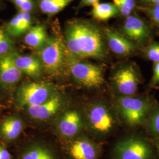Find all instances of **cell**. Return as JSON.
I'll return each mask as SVG.
<instances>
[{"label":"cell","instance_id":"obj_26","mask_svg":"<svg viewBox=\"0 0 159 159\" xmlns=\"http://www.w3.org/2000/svg\"><path fill=\"white\" fill-rule=\"evenodd\" d=\"M144 57L153 63L159 61V42L152 41L141 50Z\"/></svg>","mask_w":159,"mask_h":159},{"label":"cell","instance_id":"obj_31","mask_svg":"<svg viewBox=\"0 0 159 159\" xmlns=\"http://www.w3.org/2000/svg\"><path fill=\"white\" fill-rule=\"evenodd\" d=\"M138 6H151L159 3V0H137Z\"/></svg>","mask_w":159,"mask_h":159},{"label":"cell","instance_id":"obj_30","mask_svg":"<svg viewBox=\"0 0 159 159\" xmlns=\"http://www.w3.org/2000/svg\"><path fill=\"white\" fill-rule=\"evenodd\" d=\"M99 2L100 0H80L79 4L77 7V10L81 9L82 8H84L85 7H93Z\"/></svg>","mask_w":159,"mask_h":159},{"label":"cell","instance_id":"obj_3","mask_svg":"<svg viewBox=\"0 0 159 159\" xmlns=\"http://www.w3.org/2000/svg\"><path fill=\"white\" fill-rule=\"evenodd\" d=\"M39 52L43 71L47 74L57 76L68 68V51L64 39L61 36L52 35L49 37Z\"/></svg>","mask_w":159,"mask_h":159},{"label":"cell","instance_id":"obj_17","mask_svg":"<svg viewBox=\"0 0 159 159\" xmlns=\"http://www.w3.org/2000/svg\"><path fill=\"white\" fill-rule=\"evenodd\" d=\"M24 122L17 115L6 116L0 121V138L6 142H11L18 138L23 131Z\"/></svg>","mask_w":159,"mask_h":159},{"label":"cell","instance_id":"obj_18","mask_svg":"<svg viewBox=\"0 0 159 159\" xmlns=\"http://www.w3.org/2000/svg\"><path fill=\"white\" fill-rule=\"evenodd\" d=\"M18 159H59L52 148L43 143H33L24 148Z\"/></svg>","mask_w":159,"mask_h":159},{"label":"cell","instance_id":"obj_12","mask_svg":"<svg viewBox=\"0 0 159 159\" xmlns=\"http://www.w3.org/2000/svg\"><path fill=\"white\" fill-rule=\"evenodd\" d=\"M64 98L60 94L55 93L48 100L41 104L30 106L27 112L33 119L44 121L54 116L62 108Z\"/></svg>","mask_w":159,"mask_h":159},{"label":"cell","instance_id":"obj_1","mask_svg":"<svg viewBox=\"0 0 159 159\" xmlns=\"http://www.w3.org/2000/svg\"><path fill=\"white\" fill-rule=\"evenodd\" d=\"M64 37L70 58L102 60L107 56V46L102 29L92 21L82 19L68 21Z\"/></svg>","mask_w":159,"mask_h":159},{"label":"cell","instance_id":"obj_10","mask_svg":"<svg viewBox=\"0 0 159 159\" xmlns=\"http://www.w3.org/2000/svg\"><path fill=\"white\" fill-rule=\"evenodd\" d=\"M102 30L107 46L117 56L127 58L135 55L138 51H140L139 46L118 30L108 27Z\"/></svg>","mask_w":159,"mask_h":159},{"label":"cell","instance_id":"obj_29","mask_svg":"<svg viewBox=\"0 0 159 159\" xmlns=\"http://www.w3.org/2000/svg\"><path fill=\"white\" fill-rule=\"evenodd\" d=\"M13 157L3 144H0V159H12Z\"/></svg>","mask_w":159,"mask_h":159},{"label":"cell","instance_id":"obj_8","mask_svg":"<svg viewBox=\"0 0 159 159\" xmlns=\"http://www.w3.org/2000/svg\"><path fill=\"white\" fill-rule=\"evenodd\" d=\"M118 31L139 46L140 50L153 41V29L135 12L125 17Z\"/></svg>","mask_w":159,"mask_h":159},{"label":"cell","instance_id":"obj_24","mask_svg":"<svg viewBox=\"0 0 159 159\" xmlns=\"http://www.w3.org/2000/svg\"><path fill=\"white\" fill-rule=\"evenodd\" d=\"M113 3L119 10L122 17H128L135 12L138 6L137 0H113Z\"/></svg>","mask_w":159,"mask_h":159},{"label":"cell","instance_id":"obj_32","mask_svg":"<svg viewBox=\"0 0 159 159\" xmlns=\"http://www.w3.org/2000/svg\"><path fill=\"white\" fill-rule=\"evenodd\" d=\"M153 144L154 145L155 148H156V152H157V156L159 157V137H158V138H154Z\"/></svg>","mask_w":159,"mask_h":159},{"label":"cell","instance_id":"obj_2","mask_svg":"<svg viewBox=\"0 0 159 159\" xmlns=\"http://www.w3.org/2000/svg\"><path fill=\"white\" fill-rule=\"evenodd\" d=\"M157 106L150 98L136 94L118 96L115 102L117 116L125 125L131 127L144 125Z\"/></svg>","mask_w":159,"mask_h":159},{"label":"cell","instance_id":"obj_22","mask_svg":"<svg viewBox=\"0 0 159 159\" xmlns=\"http://www.w3.org/2000/svg\"><path fill=\"white\" fill-rule=\"evenodd\" d=\"M14 39L7 33L4 27L0 28V58L14 51Z\"/></svg>","mask_w":159,"mask_h":159},{"label":"cell","instance_id":"obj_13","mask_svg":"<svg viewBox=\"0 0 159 159\" xmlns=\"http://www.w3.org/2000/svg\"><path fill=\"white\" fill-rule=\"evenodd\" d=\"M13 52L0 58V85L6 89L13 88L23 77L14 61Z\"/></svg>","mask_w":159,"mask_h":159},{"label":"cell","instance_id":"obj_11","mask_svg":"<svg viewBox=\"0 0 159 159\" xmlns=\"http://www.w3.org/2000/svg\"><path fill=\"white\" fill-rule=\"evenodd\" d=\"M101 147L86 137H80L71 141L66 149L68 159H99Z\"/></svg>","mask_w":159,"mask_h":159},{"label":"cell","instance_id":"obj_21","mask_svg":"<svg viewBox=\"0 0 159 159\" xmlns=\"http://www.w3.org/2000/svg\"><path fill=\"white\" fill-rule=\"evenodd\" d=\"M75 0H36L37 5L44 14L51 17L61 11Z\"/></svg>","mask_w":159,"mask_h":159},{"label":"cell","instance_id":"obj_14","mask_svg":"<svg viewBox=\"0 0 159 159\" xmlns=\"http://www.w3.org/2000/svg\"><path fill=\"white\" fill-rule=\"evenodd\" d=\"M83 123L82 117L78 111L68 110L61 116L58 123V129L62 136L71 139L79 133Z\"/></svg>","mask_w":159,"mask_h":159},{"label":"cell","instance_id":"obj_28","mask_svg":"<svg viewBox=\"0 0 159 159\" xmlns=\"http://www.w3.org/2000/svg\"><path fill=\"white\" fill-rule=\"evenodd\" d=\"M150 85L152 86L159 85V61L153 63V75L150 81Z\"/></svg>","mask_w":159,"mask_h":159},{"label":"cell","instance_id":"obj_4","mask_svg":"<svg viewBox=\"0 0 159 159\" xmlns=\"http://www.w3.org/2000/svg\"><path fill=\"white\" fill-rule=\"evenodd\" d=\"M157 156L153 143L137 135L119 140L112 152V159H156Z\"/></svg>","mask_w":159,"mask_h":159},{"label":"cell","instance_id":"obj_23","mask_svg":"<svg viewBox=\"0 0 159 159\" xmlns=\"http://www.w3.org/2000/svg\"><path fill=\"white\" fill-rule=\"evenodd\" d=\"M144 125L151 136L154 138L159 137V107L154 109Z\"/></svg>","mask_w":159,"mask_h":159},{"label":"cell","instance_id":"obj_19","mask_svg":"<svg viewBox=\"0 0 159 159\" xmlns=\"http://www.w3.org/2000/svg\"><path fill=\"white\" fill-rule=\"evenodd\" d=\"M48 37L45 25L38 24L33 25L24 35V42L30 47L39 50L46 44Z\"/></svg>","mask_w":159,"mask_h":159},{"label":"cell","instance_id":"obj_5","mask_svg":"<svg viewBox=\"0 0 159 159\" xmlns=\"http://www.w3.org/2000/svg\"><path fill=\"white\" fill-rule=\"evenodd\" d=\"M111 82L118 96L136 94L142 82V75L136 63L125 61L116 66L111 74Z\"/></svg>","mask_w":159,"mask_h":159},{"label":"cell","instance_id":"obj_20","mask_svg":"<svg viewBox=\"0 0 159 159\" xmlns=\"http://www.w3.org/2000/svg\"><path fill=\"white\" fill-rule=\"evenodd\" d=\"M91 16L100 21H106L120 16L119 10L113 2H98L92 7Z\"/></svg>","mask_w":159,"mask_h":159},{"label":"cell","instance_id":"obj_16","mask_svg":"<svg viewBox=\"0 0 159 159\" xmlns=\"http://www.w3.org/2000/svg\"><path fill=\"white\" fill-rule=\"evenodd\" d=\"M13 58L17 68L23 74H26L35 79L42 75L43 70L39 57L30 55H21L14 51Z\"/></svg>","mask_w":159,"mask_h":159},{"label":"cell","instance_id":"obj_9","mask_svg":"<svg viewBox=\"0 0 159 159\" xmlns=\"http://www.w3.org/2000/svg\"><path fill=\"white\" fill-rule=\"evenodd\" d=\"M87 119L91 130L98 136H106L113 130L116 125V117L106 105L96 103L88 110Z\"/></svg>","mask_w":159,"mask_h":159},{"label":"cell","instance_id":"obj_7","mask_svg":"<svg viewBox=\"0 0 159 159\" xmlns=\"http://www.w3.org/2000/svg\"><path fill=\"white\" fill-rule=\"evenodd\" d=\"M68 68L74 80L86 88H98L104 83V69L102 65L69 58Z\"/></svg>","mask_w":159,"mask_h":159},{"label":"cell","instance_id":"obj_27","mask_svg":"<svg viewBox=\"0 0 159 159\" xmlns=\"http://www.w3.org/2000/svg\"><path fill=\"white\" fill-rule=\"evenodd\" d=\"M16 7L18 11L32 13L37 8V2L35 0H8Z\"/></svg>","mask_w":159,"mask_h":159},{"label":"cell","instance_id":"obj_25","mask_svg":"<svg viewBox=\"0 0 159 159\" xmlns=\"http://www.w3.org/2000/svg\"><path fill=\"white\" fill-rule=\"evenodd\" d=\"M137 9L144 13L153 24L159 27V3L151 6H137Z\"/></svg>","mask_w":159,"mask_h":159},{"label":"cell","instance_id":"obj_15","mask_svg":"<svg viewBox=\"0 0 159 159\" xmlns=\"http://www.w3.org/2000/svg\"><path fill=\"white\" fill-rule=\"evenodd\" d=\"M32 13L18 12L7 23L4 29L12 39L24 36L33 25Z\"/></svg>","mask_w":159,"mask_h":159},{"label":"cell","instance_id":"obj_6","mask_svg":"<svg viewBox=\"0 0 159 159\" xmlns=\"http://www.w3.org/2000/svg\"><path fill=\"white\" fill-rule=\"evenodd\" d=\"M56 93L54 86L43 81L25 83L19 87L15 94V104L18 108H27L44 102Z\"/></svg>","mask_w":159,"mask_h":159}]
</instances>
